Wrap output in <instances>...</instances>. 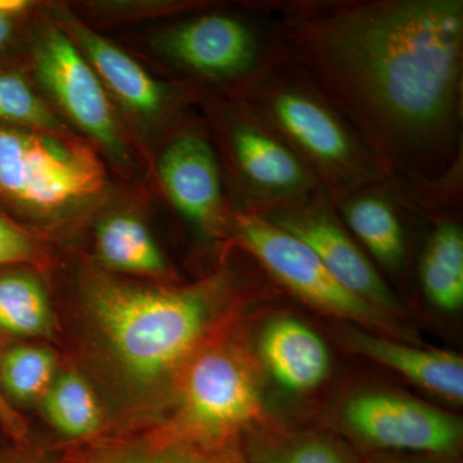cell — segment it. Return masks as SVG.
Instances as JSON below:
<instances>
[{
	"label": "cell",
	"instance_id": "6da1fadb",
	"mask_svg": "<svg viewBox=\"0 0 463 463\" xmlns=\"http://www.w3.org/2000/svg\"><path fill=\"white\" fill-rule=\"evenodd\" d=\"M281 36L385 174L437 175L449 164L461 112V0L307 5L286 14Z\"/></svg>",
	"mask_w": 463,
	"mask_h": 463
},
{
	"label": "cell",
	"instance_id": "7a4b0ae2",
	"mask_svg": "<svg viewBox=\"0 0 463 463\" xmlns=\"http://www.w3.org/2000/svg\"><path fill=\"white\" fill-rule=\"evenodd\" d=\"M88 310L124 379L147 390L187 358L205 330L209 304L199 291L97 283Z\"/></svg>",
	"mask_w": 463,
	"mask_h": 463
},
{
	"label": "cell",
	"instance_id": "3957f363",
	"mask_svg": "<svg viewBox=\"0 0 463 463\" xmlns=\"http://www.w3.org/2000/svg\"><path fill=\"white\" fill-rule=\"evenodd\" d=\"M252 108L334 192H349L385 176L379 161L345 120L304 79L260 76Z\"/></svg>",
	"mask_w": 463,
	"mask_h": 463
},
{
	"label": "cell",
	"instance_id": "277c9868",
	"mask_svg": "<svg viewBox=\"0 0 463 463\" xmlns=\"http://www.w3.org/2000/svg\"><path fill=\"white\" fill-rule=\"evenodd\" d=\"M105 184L97 157L53 136L0 127V194L38 213L78 205Z\"/></svg>",
	"mask_w": 463,
	"mask_h": 463
},
{
	"label": "cell",
	"instance_id": "5b68a950",
	"mask_svg": "<svg viewBox=\"0 0 463 463\" xmlns=\"http://www.w3.org/2000/svg\"><path fill=\"white\" fill-rule=\"evenodd\" d=\"M39 80L66 114L116 160L128 158L120 130L102 81L72 39L47 27L33 48Z\"/></svg>",
	"mask_w": 463,
	"mask_h": 463
},
{
	"label": "cell",
	"instance_id": "8992f818",
	"mask_svg": "<svg viewBox=\"0 0 463 463\" xmlns=\"http://www.w3.org/2000/svg\"><path fill=\"white\" fill-rule=\"evenodd\" d=\"M243 242L288 288L301 298L336 315L373 319L370 303L344 288L328 273L315 251L294 234L259 216L239 218Z\"/></svg>",
	"mask_w": 463,
	"mask_h": 463
},
{
	"label": "cell",
	"instance_id": "52a82bcc",
	"mask_svg": "<svg viewBox=\"0 0 463 463\" xmlns=\"http://www.w3.org/2000/svg\"><path fill=\"white\" fill-rule=\"evenodd\" d=\"M260 403L257 386L236 356L222 350L191 365L183 390L182 423L196 435H221L251 421Z\"/></svg>",
	"mask_w": 463,
	"mask_h": 463
},
{
	"label": "cell",
	"instance_id": "ba28073f",
	"mask_svg": "<svg viewBox=\"0 0 463 463\" xmlns=\"http://www.w3.org/2000/svg\"><path fill=\"white\" fill-rule=\"evenodd\" d=\"M350 428L371 443L414 452H449L459 440L458 422L429 405L392 394H365L345 408Z\"/></svg>",
	"mask_w": 463,
	"mask_h": 463
},
{
	"label": "cell",
	"instance_id": "9c48e42d",
	"mask_svg": "<svg viewBox=\"0 0 463 463\" xmlns=\"http://www.w3.org/2000/svg\"><path fill=\"white\" fill-rule=\"evenodd\" d=\"M157 45L181 65L213 76L248 74L258 62L257 36L237 18L209 14L158 36Z\"/></svg>",
	"mask_w": 463,
	"mask_h": 463
},
{
	"label": "cell",
	"instance_id": "30bf717a",
	"mask_svg": "<svg viewBox=\"0 0 463 463\" xmlns=\"http://www.w3.org/2000/svg\"><path fill=\"white\" fill-rule=\"evenodd\" d=\"M231 148L243 181L261 200L298 201L315 188L312 170L261 120L234 125Z\"/></svg>",
	"mask_w": 463,
	"mask_h": 463
},
{
	"label": "cell",
	"instance_id": "8fae6325",
	"mask_svg": "<svg viewBox=\"0 0 463 463\" xmlns=\"http://www.w3.org/2000/svg\"><path fill=\"white\" fill-rule=\"evenodd\" d=\"M158 178L179 210L192 223H212L222 203L221 175L212 146L196 134L178 137L158 158Z\"/></svg>",
	"mask_w": 463,
	"mask_h": 463
},
{
	"label": "cell",
	"instance_id": "7c38bea8",
	"mask_svg": "<svg viewBox=\"0 0 463 463\" xmlns=\"http://www.w3.org/2000/svg\"><path fill=\"white\" fill-rule=\"evenodd\" d=\"M307 243L337 282L371 306L395 307V298L370 261L339 225L322 214H286L276 223Z\"/></svg>",
	"mask_w": 463,
	"mask_h": 463
},
{
	"label": "cell",
	"instance_id": "4fadbf2b",
	"mask_svg": "<svg viewBox=\"0 0 463 463\" xmlns=\"http://www.w3.org/2000/svg\"><path fill=\"white\" fill-rule=\"evenodd\" d=\"M261 354L274 379L291 392L315 388L330 370L327 346L297 319L270 323L261 337Z\"/></svg>",
	"mask_w": 463,
	"mask_h": 463
},
{
	"label": "cell",
	"instance_id": "5bb4252c",
	"mask_svg": "<svg viewBox=\"0 0 463 463\" xmlns=\"http://www.w3.org/2000/svg\"><path fill=\"white\" fill-rule=\"evenodd\" d=\"M67 25L80 45L79 50L87 56L102 84L127 108L141 115H154L164 103L161 85L137 61L120 48L91 32L79 21L66 17Z\"/></svg>",
	"mask_w": 463,
	"mask_h": 463
},
{
	"label": "cell",
	"instance_id": "9a60e30c",
	"mask_svg": "<svg viewBox=\"0 0 463 463\" xmlns=\"http://www.w3.org/2000/svg\"><path fill=\"white\" fill-rule=\"evenodd\" d=\"M354 345L359 352L386 367L392 368L422 388L450 401L462 402L461 356L440 350L405 346L368 335H356Z\"/></svg>",
	"mask_w": 463,
	"mask_h": 463
},
{
	"label": "cell",
	"instance_id": "2e32d148",
	"mask_svg": "<svg viewBox=\"0 0 463 463\" xmlns=\"http://www.w3.org/2000/svg\"><path fill=\"white\" fill-rule=\"evenodd\" d=\"M99 257L109 267L124 272L158 274L165 260L145 224L129 215H115L97 232Z\"/></svg>",
	"mask_w": 463,
	"mask_h": 463
},
{
	"label": "cell",
	"instance_id": "e0dca14e",
	"mask_svg": "<svg viewBox=\"0 0 463 463\" xmlns=\"http://www.w3.org/2000/svg\"><path fill=\"white\" fill-rule=\"evenodd\" d=\"M426 297L444 310L463 304V236L455 224H441L432 234L421 263Z\"/></svg>",
	"mask_w": 463,
	"mask_h": 463
},
{
	"label": "cell",
	"instance_id": "ac0fdd59",
	"mask_svg": "<svg viewBox=\"0 0 463 463\" xmlns=\"http://www.w3.org/2000/svg\"><path fill=\"white\" fill-rule=\"evenodd\" d=\"M347 224L356 237L390 268L398 267L404 257V236L397 214L388 201L376 194H361L344 207Z\"/></svg>",
	"mask_w": 463,
	"mask_h": 463
},
{
	"label": "cell",
	"instance_id": "d6986e66",
	"mask_svg": "<svg viewBox=\"0 0 463 463\" xmlns=\"http://www.w3.org/2000/svg\"><path fill=\"white\" fill-rule=\"evenodd\" d=\"M51 307L41 283L26 274L0 277V330L35 336L51 327Z\"/></svg>",
	"mask_w": 463,
	"mask_h": 463
},
{
	"label": "cell",
	"instance_id": "ffe728a7",
	"mask_svg": "<svg viewBox=\"0 0 463 463\" xmlns=\"http://www.w3.org/2000/svg\"><path fill=\"white\" fill-rule=\"evenodd\" d=\"M45 412L57 430L72 438H85L99 430L100 411L84 380L74 373L62 374L48 389Z\"/></svg>",
	"mask_w": 463,
	"mask_h": 463
},
{
	"label": "cell",
	"instance_id": "44dd1931",
	"mask_svg": "<svg viewBox=\"0 0 463 463\" xmlns=\"http://www.w3.org/2000/svg\"><path fill=\"white\" fill-rule=\"evenodd\" d=\"M54 358L42 347L18 346L9 350L0 368V383L9 397L32 402L47 394L53 377Z\"/></svg>",
	"mask_w": 463,
	"mask_h": 463
},
{
	"label": "cell",
	"instance_id": "7402d4cb",
	"mask_svg": "<svg viewBox=\"0 0 463 463\" xmlns=\"http://www.w3.org/2000/svg\"><path fill=\"white\" fill-rule=\"evenodd\" d=\"M69 463H210L170 441H108L79 450Z\"/></svg>",
	"mask_w": 463,
	"mask_h": 463
},
{
	"label": "cell",
	"instance_id": "603a6c76",
	"mask_svg": "<svg viewBox=\"0 0 463 463\" xmlns=\"http://www.w3.org/2000/svg\"><path fill=\"white\" fill-rule=\"evenodd\" d=\"M0 120L45 132L65 130L25 79L16 72H0Z\"/></svg>",
	"mask_w": 463,
	"mask_h": 463
},
{
	"label": "cell",
	"instance_id": "cb8c5ba5",
	"mask_svg": "<svg viewBox=\"0 0 463 463\" xmlns=\"http://www.w3.org/2000/svg\"><path fill=\"white\" fill-rule=\"evenodd\" d=\"M33 240L14 223L0 215V265L18 263L33 258Z\"/></svg>",
	"mask_w": 463,
	"mask_h": 463
},
{
	"label": "cell",
	"instance_id": "d4e9b609",
	"mask_svg": "<svg viewBox=\"0 0 463 463\" xmlns=\"http://www.w3.org/2000/svg\"><path fill=\"white\" fill-rule=\"evenodd\" d=\"M269 463H346L330 446L318 441L300 444L277 456Z\"/></svg>",
	"mask_w": 463,
	"mask_h": 463
},
{
	"label": "cell",
	"instance_id": "484cf974",
	"mask_svg": "<svg viewBox=\"0 0 463 463\" xmlns=\"http://www.w3.org/2000/svg\"><path fill=\"white\" fill-rule=\"evenodd\" d=\"M0 425L17 443H25L27 426L23 417L16 412L0 390Z\"/></svg>",
	"mask_w": 463,
	"mask_h": 463
},
{
	"label": "cell",
	"instance_id": "4316f807",
	"mask_svg": "<svg viewBox=\"0 0 463 463\" xmlns=\"http://www.w3.org/2000/svg\"><path fill=\"white\" fill-rule=\"evenodd\" d=\"M30 7V2L26 0H0V14L3 16H14L23 14Z\"/></svg>",
	"mask_w": 463,
	"mask_h": 463
},
{
	"label": "cell",
	"instance_id": "83f0119b",
	"mask_svg": "<svg viewBox=\"0 0 463 463\" xmlns=\"http://www.w3.org/2000/svg\"><path fill=\"white\" fill-rule=\"evenodd\" d=\"M12 33L11 17L0 14V48L8 42Z\"/></svg>",
	"mask_w": 463,
	"mask_h": 463
}]
</instances>
